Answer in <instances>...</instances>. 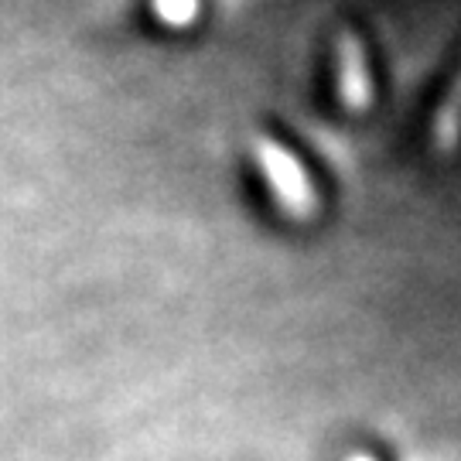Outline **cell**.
Returning a JSON list of instances; mask_svg holds the SVG:
<instances>
[{"label": "cell", "instance_id": "cell-1", "mask_svg": "<svg viewBox=\"0 0 461 461\" xmlns=\"http://www.w3.org/2000/svg\"><path fill=\"white\" fill-rule=\"evenodd\" d=\"M249 158H253V165L260 167V175H264L274 202L280 205V212L297 219V222H308V219L321 212V195L314 188L308 167L301 165L280 140L267 137V133H253L249 137Z\"/></svg>", "mask_w": 461, "mask_h": 461}, {"label": "cell", "instance_id": "cell-2", "mask_svg": "<svg viewBox=\"0 0 461 461\" xmlns=\"http://www.w3.org/2000/svg\"><path fill=\"white\" fill-rule=\"evenodd\" d=\"M335 96L348 113H366L376 103V83L369 72L366 45L348 28L335 34Z\"/></svg>", "mask_w": 461, "mask_h": 461}, {"label": "cell", "instance_id": "cell-3", "mask_svg": "<svg viewBox=\"0 0 461 461\" xmlns=\"http://www.w3.org/2000/svg\"><path fill=\"white\" fill-rule=\"evenodd\" d=\"M430 148L441 158H451L461 148V68L455 72V79L447 86V93L441 96L434 120H430Z\"/></svg>", "mask_w": 461, "mask_h": 461}, {"label": "cell", "instance_id": "cell-4", "mask_svg": "<svg viewBox=\"0 0 461 461\" xmlns=\"http://www.w3.org/2000/svg\"><path fill=\"white\" fill-rule=\"evenodd\" d=\"M348 461H373L369 455H356V458H348Z\"/></svg>", "mask_w": 461, "mask_h": 461}]
</instances>
